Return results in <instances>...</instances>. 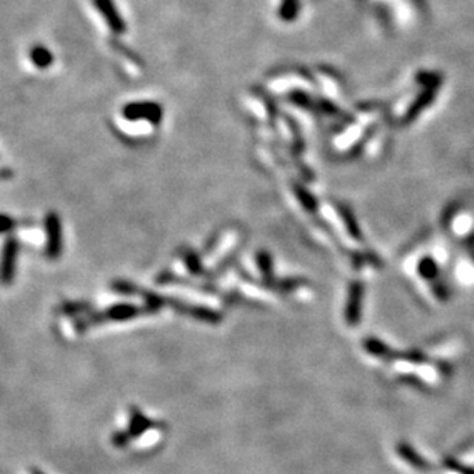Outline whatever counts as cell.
Wrapping results in <instances>:
<instances>
[{
  "label": "cell",
  "instance_id": "obj_1",
  "mask_svg": "<svg viewBox=\"0 0 474 474\" xmlns=\"http://www.w3.org/2000/svg\"><path fill=\"white\" fill-rule=\"evenodd\" d=\"M19 256V242L16 237H8L3 245L0 257V283L8 285L16 274V262Z\"/></svg>",
  "mask_w": 474,
  "mask_h": 474
},
{
  "label": "cell",
  "instance_id": "obj_3",
  "mask_svg": "<svg viewBox=\"0 0 474 474\" xmlns=\"http://www.w3.org/2000/svg\"><path fill=\"white\" fill-rule=\"evenodd\" d=\"M93 3L114 34H123L127 31L125 21L122 19L114 0H93Z\"/></svg>",
  "mask_w": 474,
  "mask_h": 474
},
{
  "label": "cell",
  "instance_id": "obj_9",
  "mask_svg": "<svg viewBox=\"0 0 474 474\" xmlns=\"http://www.w3.org/2000/svg\"><path fill=\"white\" fill-rule=\"evenodd\" d=\"M5 177H11V171L0 170V179H5Z\"/></svg>",
  "mask_w": 474,
  "mask_h": 474
},
{
  "label": "cell",
  "instance_id": "obj_10",
  "mask_svg": "<svg viewBox=\"0 0 474 474\" xmlns=\"http://www.w3.org/2000/svg\"><path fill=\"white\" fill-rule=\"evenodd\" d=\"M30 474H45V473L42 470H39V468H31Z\"/></svg>",
  "mask_w": 474,
  "mask_h": 474
},
{
  "label": "cell",
  "instance_id": "obj_6",
  "mask_svg": "<svg viewBox=\"0 0 474 474\" xmlns=\"http://www.w3.org/2000/svg\"><path fill=\"white\" fill-rule=\"evenodd\" d=\"M30 57H31V62L36 65L39 69H47L51 67V63L54 62V56L51 51L43 47V45H36V47H32L30 51Z\"/></svg>",
  "mask_w": 474,
  "mask_h": 474
},
{
  "label": "cell",
  "instance_id": "obj_2",
  "mask_svg": "<svg viewBox=\"0 0 474 474\" xmlns=\"http://www.w3.org/2000/svg\"><path fill=\"white\" fill-rule=\"evenodd\" d=\"M45 228H47V256L50 259H56L62 252V224L59 216L54 211H51L47 219H45Z\"/></svg>",
  "mask_w": 474,
  "mask_h": 474
},
{
  "label": "cell",
  "instance_id": "obj_4",
  "mask_svg": "<svg viewBox=\"0 0 474 474\" xmlns=\"http://www.w3.org/2000/svg\"><path fill=\"white\" fill-rule=\"evenodd\" d=\"M151 427H153L151 420L147 419L145 416L138 410V408H133L131 413H129V424L125 433L128 434V438L131 439V442H133L134 439L144 436V433H147Z\"/></svg>",
  "mask_w": 474,
  "mask_h": 474
},
{
  "label": "cell",
  "instance_id": "obj_7",
  "mask_svg": "<svg viewBox=\"0 0 474 474\" xmlns=\"http://www.w3.org/2000/svg\"><path fill=\"white\" fill-rule=\"evenodd\" d=\"M16 226H19L17 220L6 216V214H0V235H6V233L14 230Z\"/></svg>",
  "mask_w": 474,
  "mask_h": 474
},
{
  "label": "cell",
  "instance_id": "obj_8",
  "mask_svg": "<svg viewBox=\"0 0 474 474\" xmlns=\"http://www.w3.org/2000/svg\"><path fill=\"white\" fill-rule=\"evenodd\" d=\"M111 444L116 448H125L128 444H131V439L128 438V434L125 433V430L114 433L111 436Z\"/></svg>",
  "mask_w": 474,
  "mask_h": 474
},
{
  "label": "cell",
  "instance_id": "obj_5",
  "mask_svg": "<svg viewBox=\"0 0 474 474\" xmlns=\"http://www.w3.org/2000/svg\"><path fill=\"white\" fill-rule=\"evenodd\" d=\"M123 116L127 119H158L159 109L155 105H151V103H131V105H127L123 108Z\"/></svg>",
  "mask_w": 474,
  "mask_h": 474
}]
</instances>
